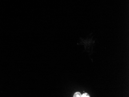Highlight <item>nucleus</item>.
Masks as SVG:
<instances>
[{
  "instance_id": "f257e3e1",
  "label": "nucleus",
  "mask_w": 129,
  "mask_h": 97,
  "mask_svg": "<svg viewBox=\"0 0 129 97\" xmlns=\"http://www.w3.org/2000/svg\"><path fill=\"white\" fill-rule=\"evenodd\" d=\"M81 94L79 92H76L74 95V97H81Z\"/></svg>"
},
{
  "instance_id": "f03ea898",
  "label": "nucleus",
  "mask_w": 129,
  "mask_h": 97,
  "mask_svg": "<svg viewBox=\"0 0 129 97\" xmlns=\"http://www.w3.org/2000/svg\"><path fill=\"white\" fill-rule=\"evenodd\" d=\"M90 95L88 94V93H83L81 97H90Z\"/></svg>"
}]
</instances>
